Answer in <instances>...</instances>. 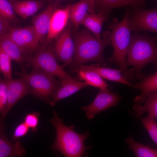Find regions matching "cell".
I'll return each mask as SVG.
<instances>
[{
    "mask_svg": "<svg viewBox=\"0 0 157 157\" xmlns=\"http://www.w3.org/2000/svg\"><path fill=\"white\" fill-rule=\"evenodd\" d=\"M103 39H99L88 29H84L74 35V52L70 66L74 72L84 64L95 62L101 67L107 65L103 52L106 46L110 45L107 35L103 33Z\"/></svg>",
    "mask_w": 157,
    "mask_h": 157,
    "instance_id": "6da1fadb",
    "label": "cell"
},
{
    "mask_svg": "<svg viewBox=\"0 0 157 157\" xmlns=\"http://www.w3.org/2000/svg\"><path fill=\"white\" fill-rule=\"evenodd\" d=\"M108 27L110 30L104 32L110 40L113 49L112 55L108 60L119 66L122 74L128 80L133 81L135 77L134 71L129 69L126 63L127 53L131 38L129 10L121 22L115 18Z\"/></svg>",
    "mask_w": 157,
    "mask_h": 157,
    "instance_id": "7a4b0ae2",
    "label": "cell"
},
{
    "mask_svg": "<svg viewBox=\"0 0 157 157\" xmlns=\"http://www.w3.org/2000/svg\"><path fill=\"white\" fill-rule=\"evenodd\" d=\"M53 117L50 122L55 128L56 137L51 148L56 151L67 157H82L87 155L86 150L91 149L92 146H86L85 140L89 137L90 132L87 131L83 134L76 132L72 125L67 126L63 122L56 112L53 111Z\"/></svg>",
    "mask_w": 157,
    "mask_h": 157,
    "instance_id": "3957f363",
    "label": "cell"
},
{
    "mask_svg": "<svg viewBox=\"0 0 157 157\" xmlns=\"http://www.w3.org/2000/svg\"><path fill=\"white\" fill-rule=\"evenodd\" d=\"M150 63H154L156 67V37L145 33L132 35L127 53L126 65L134 67L135 77L140 80L145 77L142 69Z\"/></svg>",
    "mask_w": 157,
    "mask_h": 157,
    "instance_id": "277c9868",
    "label": "cell"
},
{
    "mask_svg": "<svg viewBox=\"0 0 157 157\" xmlns=\"http://www.w3.org/2000/svg\"><path fill=\"white\" fill-rule=\"evenodd\" d=\"M18 74L28 83L33 94L38 98L49 103L50 98L59 84L54 76L39 69L34 68L29 74L22 73Z\"/></svg>",
    "mask_w": 157,
    "mask_h": 157,
    "instance_id": "5b68a950",
    "label": "cell"
},
{
    "mask_svg": "<svg viewBox=\"0 0 157 157\" xmlns=\"http://www.w3.org/2000/svg\"><path fill=\"white\" fill-rule=\"evenodd\" d=\"M33 68L39 69L60 79L76 78L67 73L57 62L53 49L51 47L40 49L33 56H28L25 63Z\"/></svg>",
    "mask_w": 157,
    "mask_h": 157,
    "instance_id": "8992f818",
    "label": "cell"
},
{
    "mask_svg": "<svg viewBox=\"0 0 157 157\" xmlns=\"http://www.w3.org/2000/svg\"><path fill=\"white\" fill-rule=\"evenodd\" d=\"M129 11V24L131 31H148L157 33V9L145 10L132 7Z\"/></svg>",
    "mask_w": 157,
    "mask_h": 157,
    "instance_id": "52a82bcc",
    "label": "cell"
},
{
    "mask_svg": "<svg viewBox=\"0 0 157 157\" xmlns=\"http://www.w3.org/2000/svg\"><path fill=\"white\" fill-rule=\"evenodd\" d=\"M121 100L118 93L113 92L106 88L100 89L94 101L81 108L85 113L88 119L90 120L100 112L117 106Z\"/></svg>",
    "mask_w": 157,
    "mask_h": 157,
    "instance_id": "ba28073f",
    "label": "cell"
},
{
    "mask_svg": "<svg viewBox=\"0 0 157 157\" xmlns=\"http://www.w3.org/2000/svg\"><path fill=\"white\" fill-rule=\"evenodd\" d=\"M6 80L8 98L5 108L1 113L0 117V126L4 125V121L5 118L17 101L27 95L33 94L31 88L22 76L16 79Z\"/></svg>",
    "mask_w": 157,
    "mask_h": 157,
    "instance_id": "9c48e42d",
    "label": "cell"
},
{
    "mask_svg": "<svg viewBox=\"0 0 157 157\" xmlns=\"http://www.w3.org/2000/svg\"><path fill=\"white\" fill-rule=\"evenodd\" d=\"M54 39L53 51L55 57L59 61L63 63L64 65L70 66L74 49L70 25L67 26Z\"/></svg>",
    "mask_w": 157,
    "mask_h": 157,
    "instance_id": "30bf717a",
    "label": "cell"
},
{
    "mask_svg": "<svg viewBox=\"0 0 157 157\" xmlns=\"http://www.w3.org/2000/svg\"><path fill=\"white\" fill-rule=\"evenodd\" d=\"M60 6L58 1L50 3L43 11L33 18L32 22L36 34L35 46L37 48L39 42L44 40L49 32L53 13Z\"/></svg>",
    "mask_w": 157,
    "mask_h": 157,
    "instance_id": "8fae6325",
    "label": "cell"
},
{
    "mask_svg": "<svg viewBox=\"0 0 157 157\" xmlns=\"http://www.w3.org/2000/svg\"><path fill=\"white\" fill-rule=\"evenodd\" d=\"M6 34L27 55L37 48L36 34L32 25L22 28L14 27Z\"/></svg>",
    "mask_w": 157,
    "mask_h": 157,
    "instance_id": "7c38bea8",
    "label": "cell"
},
{
    "mask_svg": "<svg viewBox=\"0 0 157 157\" xmlns=\"http://www.w3.org/2000/svg\"><path fill=\"white\" fill-rule=\"evenodd\" d=\"M69 4L64 8H59L53 13L51 19L49 32L44 40L47 45L61 32L67 26L69 19Z\"/></svg>",
    "mask_w": 157,
    "mask_h": 157,
    "instance_id": "4fadbf2b",
    "label": "cell"
},
{
    "mask_svg": "<svg viewBox=\"0 0 157 157\" xmlns=\"http://www.w3.org/2000/svg\"><path fill=\"white\" fill-rule=\"evenodd\" d=\"M61 79L60 83L49 102L50 105L51 106H54L58 101L89 86L86 82L78 81L76 78Z\"/></svg>",
    "mask_w": 157,
    "mask_h": 157,
    "instance_id": "5bb4252c",
    "label": "cell"
},
{
    "mask_svg": "<svg viewBox=\"0 0 157 157\" xmlns=\"http://www.w3.org/2000/svg\"><path fill=\"white\" fill-rule=\"evenodd\" d=\"M147 0H94L95 8L108 21L112 10L127 6L144 8Z\"/></svg>",
    "mask_w": 157,
    "mask_h": 157,
    "instance_id": "9a60e30c",
    "label": "cell"
},
{
    "mask_svg": "<svg viewBox=\"0 0 157 157\" xmlns=\"http://www.w3.org/2000/svg\"><path fill=\"white\" fill-rule=\"evenodd\" d=\"M89 70L98 73L102 78L115 81L131 86L132 83L123 75L121 69H117L101 67L97 65H82L79 66L76 72L78 70Z\"/></svg>",
    "mask_w": 157,
    "mask_h": 157,
    "instance_id": "2e32d148",
    "label": "cell"
},
{
    "mask_svg": "<svg viewBox=\"0 0 157 157\" xmlns=\"http://www.w3.org/2000/svg\"><path fill=\"white\" fill-rule=\"evenodd\" d=\"M5 127H0V157L22 156L26 153L21 142L13 143L5 133Z\"/></svg>",
    "mask_w": 157,
    "mask_h": 157,
    "instance_id": "e0dca14e",
    "label": "cell"
},
{
    "mask_svg": "<svg viewBox=\"0 0 157 157\" xmlns=\"http://www.w3.org/2000/svg\"><path fill=\"white\" fill-rule=\"evenodd\" d=\"M139 83L132 85L133 88L140 90L141 94L136 96L133 101L135 104L144 103L149 95L157 91V72L144 77Z\"/></svg>",
    "mask_w": 157,
    "mask_h": 157,
    "instance_id": "ac0fdd59",
    "label": "cell"
},
{
    "mask_svg": "<svg viewBox=\"0 0 157 157\" xmlns=\"http://www.w3.org/2000/svg\"><path fill=\"white\" fill-rule=\"evenodd\" d=\"M15 13L24 19L35 14L44 6L42 1H15L11 3Z\"/></svg>",
    "mask_w": 157,
    "mask_h": 157,
    "instance_id": "d6986e66",
    "label": "cell"
},
{
    "mask_svg": "<svg viewBox=\"0 0 157 157\" xmlns=\"http://www.w3.org/2000/svg\"><path fill=\"white\" fill-rule=\"evenodd\" d=\"M0 50L17 63H25L28 56L5 34L0 37Z\"/></svg>",
    "mask_w": 157,
    "mask_h": 157,
    "instance_id": "ffe728a7",
    "label": "cell"
},
{
    "mask_svg": "<svg viewBox=\"0 0 157 157\" xmlns=\"http://www.w3.org/2000/svg\"><path fill=\"white\" fill-rule=\"evenodd\" d=\"M144 103L143 105L135 104L133 107V112H130V114L139 118L144 113H147L157 118V91L149 95Z\"/></svg>",
    "mask_w": 157,
    "mask_h": 157,
    "instance_id": "44dd1931",
    "label": "cell"
},
{
    "mask_svg": "<svg viewBox=\"0 0 157 157\" xmlns=\"http://www.w3.org/2000/svg\"><path fill=\"white\" fill-rule=\"evenodd\" d=\"M89 8L88 0H81L70 5L69 11V19L73 24L75 30H77L79 26L88 13Z\"/></svg>",
    "mask_w": 157,
    "mask_h": 157,
    "instance_id": "7402d4cb",
    "label": "cell"
},
{
    "mask_svg": "<svg viewBox=\"0 0 157 157\" xmlns=\"http://www.w3.org/2000/svg\"><path fill=\"white\" fill-rule=\"evenodd\" d=\"M106 21L103 15L100 13L92 14L87 13L81 24L84 25L97 39H101V33L103 24Z\"/></svg>",
    "mask_w": 157,
    "mask_h": 157,
    "instance_id": "603a6c76",
    "label": "cell"
},
{
    "mask_svg": "<svg viewBox=\"0 0 157 157\" xmlns=\"http://www.w3.org/2000/svg\"><path fill=\"white\" fill-rule=\"evenodd\" d=\"M125 140L129 146V150L132 151L136 157H157L156 149L136 142L133 137L130 136L126 139Z\"/></svg>",
    "mask_w": 157,
    "mask_h": 157,
    "instance_id": "cb8c5ba5",
    "label": "cell"
},
{
    "mask_svg": "<svg viewBox=\"0 0 157 157\" xmlns=\"http://www.w3.org/2000/svg\"><path fill=\"white\" fill-rule=\"evenodd\" d=\"M77 72L80 77L84 80L89 86L100 89L107 88L108 85L97 73L91 70H78Z\"/></svg>",
    "mask_w": 157,
    "mask_h": 157,
    "instance_id": "d4e9b609",
    "label": "cell"
},
{
    "mask_svg": "<svg viewBox=\"0 0 157 157\" xmlns=\"http://www.w3.org/2000/svg\"><path fill=\"white\" fill-rule=\"evenodd\" d=\"M0 17L12 25L19 22L11 3L8 0H0Z\"/></svg>",
    "mask_w": 157,
    "mask_h": 157,
    "instance_id": "484cf974",
    "label": "cell"
},
{
    "mask_svg": "<svg viewBox=\"0 0 157 157\" xmlns=\"http://www.w3.org/2000/svg\"><path fill=\"white\" fill-rule=\"evenodd\" d=\"M144 127L148 131L150 137L156 144H157V124L155 118L148 115L145 118H139Z\"/></svg>",
    "mask_w": 157,
    "mask_h": 157,
    "instance_id": "4316f807",
    "label": "cell"
},
{
    "mask_svg": "<svg viewBox=\"0 0 157 157\" xmlns=\"http://www.w3.org/2000/svg\"><path fill=\"white\" fill-rule=\"evenodd\" d=\"M11 58L0 50V70L3 75L4 79H13L12 75Z\"/></svg>",
    "mask_w": 157,
    "mask_h": 157,
    "instance_id": "83f0119b",
    "label": "cell"
},
{
    "mask_svg": "<svg viewBox=\"0 0 157 157\" xmlns=\"http://www.w3.org/2000/svg\"><path fill=\"white\" fill-rule=\"evenodd\" d=\"M8 88L6 80L0 78V113L4 110L7 103Z\"/></svg>",
    "mask_w": 157,
    "mask_h": 157,
    "instance_id": "f1b7e54d",
    "label": "cell"
},
{
    "mask_svg": "<svg viewBox=\"0 0 157 157\" xmlns=\"http://www.w3.org/2000/svg\"><path fill=\"white\" fill-rule=\"evenodd\" d=\"M39 113L34 112L27 115L24 117V122L29 128L32 129L33 131L36 130L39 123Z\"/></svg>",
    "mask_w": 157,
    "mask_h": 157,
    "instance_id": "f546056e",
    "label": "cell"
},
{
    "mask_svg": "<svg viewBox=\"0 0 157 157\" xmlns=\"http://www.w3.org/2000/svg\"><path fill=\"white\" fill-rule=\"evenodd\" d=\"M29 129L24 122L19 124L15 129L12 137V140L13 141H17L20 138L26 135L28 132Z\"/></svg>",
    "mask_w": 157,
    "mask_h": 157,
    "instance_id": "4dcf8cb0",
    "label": "cell"
},
{
    "mask_svg": "<svg viewBox=\"0 0 157 157\" xmlns=\"http://www.w3.org/2000/svg\"><path fill=\"white\" fill-rule=\"evenodd\" d=\"M12 25L0 17V37L7 33L13 27Z\"/></svg>",
    "mask_w": 157,
    "mask_h": 157,
    "instance_id": "1f68e13d",
    "label": "cell"
},
{
    "mask_svg": "<svg viewBox=\"0 0 157 157\" xmlns=\"http://www.w3.org/2000/svg\"><path fill=\"white\" fill-rule=\"evenodd\" d=\"M88 0L89 4L88 13L92 14H96L94 0Z\"/></svg>",
    "mask_w": 157,
    "mask_h": 157,
    "instance_id": "d6a6232c",
    "label": "cell"
},
{
    "mask_svg": "<svg viewBox=\"0 0 157 157\" xmlns=\"http://www.w3.org/2000/svg\"><path fill=\"white\" fill-rule=\"evenodd\" d=\"M10 3L12 2L17 0H8Z\"/></svg>",
    "mask_w": 157,
    "mask_h": 157,
    "instance_id": "836d02e7",
    "label": "cell"
},
{
    "mask_svg": "<svg viewBox=\"0 0 157 157\" xmlns=\"http://www.w3.org/2000/svg\"><path fill=\"white\" fill-rule=\"evenodd\" d=\"M50 0H42V1H50Z\"/></svg>",
    "mask_w": 157,
    "mask_h": 157,
    "instance_id": "e575fe53",
    "label": "cell"
},
{
    "mask_svg": "<svg viewBox=\"0 0 157 157\" xmlns=\"http://www.w3.org/2000/svg\"><path fill=\"white\" fill-rule=\"evenodd\" d=\"M1 73V71H0V73Z\"/></svg>",
    "mask_w": 157,
    "mask_h": 157,
    "instance_id": "d590c367",
    "label": "cell"
}]
</instances>
